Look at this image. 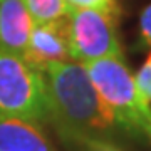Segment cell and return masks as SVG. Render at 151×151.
Wrapping results in <instances>:
<instances>
[{
	"label": "cell",
	"instance_id": "6da1fadb",
	"mask_svg": "<svg viewBox=\"0 0 151 151\" xmlns=\"http://www.w3.org/2000/svg\"><path fill=\"white\" fill-rule=\"evenodd\" d=\"M45 89L49 123L54 124L64 143L92 151L116 148L111 139L119 126L97 94L84 64L50 65L45 70Z\"/></svg>",
	"mask_w": 151,
	"mask_h": 151
},
{
	"label": "cell",
	"instance_id": "7a4b0ae2",
	"mask_svg": "<svg viewBox=\"0 0 151 151\" xmlns=\"http://www.w3.org/2000/svg\"><path fill=\"white\" fill-rule=\"evenodd\" d=\"M84 67L119 129L134 138L151 139V106L123 57H103L86 62Z\"/></svg>",
	"mask_w": 151,
	"mask_h": 151
},
{
	"label": "cell",
	"instance_id": "3957f363",
	"mask_svg": "<svg viewBox=\"0 0 151 151\" xmlns=\"http://www.w3.org/2000/svg\"><path fill=\"white\" fill-rule=\"evenodd\" d=\"M0 114L30 123H49L47 89L42 72L20 55L0 50Z\"/></svg>",
	"mask_w": 151,
	"mask_h": 151
},
{
	"label": "cell",
	"instance_id": "277c9868",
	"mask_svg": "<svg viewBox=\"0 0 151 151\" xmlns=\"http://www.w3.org/2000/svg\"><path fill=\"white\" fill-rule=\"evenodd\" d=\"M119 14L94 9H69L70 59L82 64L103 57H123L118 32Z\"/></svg>",
	"mask_w": 151,
	"mask_h": 151
},
{
	"label": "cell",
	"instance_id": "5b68a950",
	"mask_svg": "<svg viewBox=\"0 0 151 151\" xmlns=\"http://www.w3.org/2000/svg\"><path fill=\"white\" fill-rule=\"evenodd\" d=\"M22 59L39 72H45L50 65L69 62L67 15L47 24H35Z\"/></svg>",
	"mask_w": 151,
	"mask_h": 151
},
{
	"label": "cell",
	"instance_id": "8992f818",
	"mask_svg": "<svg viewBox=\"0 0 151 151\" xmlns=\"http://www.w3.org/2000/svg\"><path fill=\"white\" fill-rule=\"evenodd\" d=\"M34 25L24 0H0V50L22 57Z\"/></svg>",
	"mask_w": 151,
	"mask_h": 151
},
{
	"label": "cell",
	"instance_id": "52a82bcc",
	"mask_svg": "<svg viewBox=\"0 0 151 151\" xmlns=\"http://www.w3.org/2000/svg\"><path fill=\"white\" fill-rule=\"evenodd\" d=\"M0 151H55L35 123L0 114Z\"/></svg>",
	"mask_w": 151,
	"mask_h": 151
},
{
	"label": "cell",
	"instance_id": "ba28073f",
	"mask_svg": "<svg viewBox=\"0 0 151 151\" xmlns=\"http://www.w3.org/2000/svg\"><path fill=\"white\" fill-rule=\"evenodd\" d=\"M35 24H47L67 15L69 7L65 0H24Z\"/></svg>",
	"mask_w": 151,
	"mask_h": 151
},
{
	"label": "cell",
	"instance_id": "9c48e42d",
	"mask_svg": "<svg viewBox=\"0 0 151 151\" xmlns=\"http://www.w3.org/2000/svg\"><path fill=\"white\" fill-rule=\"evenodd\" d=\"M134 81H136L138 89L141 91V94L145 96V99L148 103H151V50L150 54L146 55L143 65L136 72Z\"/></svg>",
	"mask_w": 151,
	"mask_h": 151
},
{
	"label": "cell",
	"instance_id": "30bf717a",
	"mask_svg": "<svg viewBox=\"0 0 151 151\" xmlns=\"http://www.w3.org/2000/svg\"><path fill=\"white\" fill-rule=\"evenodd\" d=\"M65 4L69 9H94V10L119 14L116 0H65Z\"/></svg>",
	"mask_w": 151,
	"mask_h": 151
},
{
	"label": "cell",
	"instance_id": "8fae6325",
	"mask_svg": "<svg viewBox=\"0 0 151 151\" xmlns=\"http://www.w3.org/2000/svg\"><path fill=\"white\" fill-rule=\"evenodd\" d=\"M139 45L151 49V4L139 15Z\"/></svg>",
	"mask_w": 151,
	"mask_h": 151
},
{
	"label": "cell",
	"instance_id": "7c38bea8",
	"mask_svg": "<svg viewBox=\"0 0 151 151\" xmlns=\"http://www.w3.org/2000/svg\"><path fill=\"white\" fill-rule=\"evenodd\" d=\"M99 151H119L118 148H109V150H99Z\"/></svg>",
	"mask_w": 151,
	"mask_h": 151
}]
</instances>
